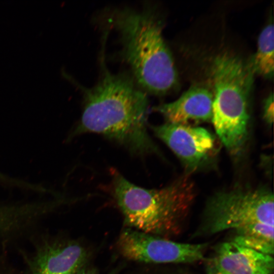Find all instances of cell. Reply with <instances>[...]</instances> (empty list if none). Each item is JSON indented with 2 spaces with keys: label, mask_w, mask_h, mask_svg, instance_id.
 <instances>
[{
  "label": "cell",
  "mask_w": 274,
  "mask_h": 274,
  "mask_svg": "<svg viewBox=\"0 0 274 274\" xmlns=\"http://www.w3.org/2000/svg\"><path fill=\"white\" fill-rule=\"evenodd\" d=\"M213 94L207 87L192 86L177 100L160 105L154 110L166 123L192 126L212 120Z\"/></svg>",
  "instance_id": "9c48e42d"
},
{
  "label": "cell",
  "mask_w": 274,
  "mask_h": 274,
  "mask_svg": "<svg viewBox=\"0 0 274 274\" xmlns=\"http://www.w3.org/2000/svg\"><path fill=\"white\" fill-rule=\"evenodd\" d=\"M212 265L226 274H271L274 262L272 255L231 241L217 247Z\"/></svg>",
  "instance_id": "30bf717a"
},
{
  "label": "cell",
  "mask_w": 274,
  "mask_h": 274,
  "mask_svg": "<svg viewBox=\"0 0 274 274\" xmlns=\"http://www.w3.org/2000/svg\"><path fill=\"white\" fill-rule=\"evenodd\" d=\"M76 274H99L95 271V269L87 267V264L81 267ZM110 274H115L114 272H111Z\"/></svg>",
  "instance_id": "5bb4252c"
},
{
  "label": "cell",
  "mask_w": 274,
  "mask_h": 274,
  "mask_svg": "<svg viewBox=\"0 0 274 274\" xmlns=\"http://www.w3.org/2000/svg\"><path fill=\"white\" fill-rule=\"evenodd\" d=\"M263 118L267 124L271 125L273 120V97L272 93H271L264 101Z\"/></svg>",
  "instance_id": "4fadbf2b"
},
{
  "label": "cell",
  "mask_w": 274,
  "mask_h": 274,
  "mask_svg": "<svg viewBox=\"0 0 274 274\" xmlns=\"http://www.w3.org/2000/svg\"><path fill=\"white\" fill-rule=\"evenodd\" d=\"M207 274H226L212 265L208 268Z\"/></svg>",
  "instance_id": "9a60e30c"
},
{
  "label": "cell",
  "mask_w": 274,
  "mask_h": 274,
  "mask_svg": "<svg viewBox=\"0 0 274 274\" xmlns=\"http://www.w3.org/2000/svg\"><path fill=\"white\" fill-rule=\"evenodd\" d=\"M148 107L146 92L132 76L112 73L103 66L99 81L84 92L81 119L68 139L95 133L134 154H159L147 131Z\"/></svg>",
  "instance_id": "6da1fadb"
},
{
  "label": "cell",
  "mask_w": 274,
  "mask_h": 274,
  "mask_svg": "<svg viewBox=\"0 0 274 274\" xmlns=\"http://www.w3.org/2000/svg\"><path fill=\"white\" fill-rule=\"evenodd\" d=\"M108 22L120 34L122 55L142 90L162 95L175 88L178 76L174 61L161 22L152 9L115 10Z\"/></svg>",
  "instance_id": "7a4b0ae2"
},
{
  "label": "cell",
  "mask_w": 274,
  "mask_h": 274,
  "mask_svg": "<svg viewBox=\"0 0 274 274\" xmlns=\"http://www.w3.org/2000/svg\"><path fill=\"white\" fill-rule=\"evenodd\" d=\"M209 73L213 89L211 121L227 150L238 157L249 139L250 95L254 73L248 63L228 52L215 56Z\"/></svg>",
  "instance_id": "277c9868"
},
{
  "label": "cell",
  "mask_w": 274,
  "mask_h": 274,
  "mask_svg": "<svg viewBox=\"0 0 274 274\" xmlns=\"http://www.w3.org/2000/svg\"><path fill=\"white\" fill-rule=\"evenodd\" d=\"M32 210L26 202L0 203V241H10L28 231Z\"/></svg>",
  "instance_id": "8fae6325"
},
{
  "label": "cell",
  "mask_w": 274,
  "mask_h": 274,
  "mask_svg": "<svg viewBox=\"0 0 274 274\" xmlns=\"http://www.w3.org/2000/svg\"><path fill=\"white\" fill-rule=\"evenodd\" d=\"M117 249L127 260L147 264L190 263L201 260L206 244L181 243L126 227Z\"/></svg>",
  "instance_id": "8992f818"
},
{
  "label": "cell",
  "mask_w": 274,
  "mask_h": 274,
  "mask_svg": "<svg viewBox=\"0 0 274 274\" xmlns=\"http://www.w3.org/2000/svg\"><path fill=\"white\" fill-rule=\"evenodd\" d=\"M112 175L113 194L127 228L166 238L181 231L196 195L189 175L155 189L136 186L116 170Z\"/></svg>",
  "instance_id": "3957f363"
},
{
  "label": "cell",
  "mask_w": 274,
  "mask_h": 274,
  "mask_svg": "<svg viewBox=\"0 0 274 274\" xmlns=\"http://www.w3.org/2000/svg\"><path fill=\"white\" fill-rule=\"evenodd\" d=\"M137 274H153L152 273V271L151 270H148V269H146V270H143L141 271L140 272L138 273Z\"/></svg>",
  "instance_id": "2e32d148"
},
{
  "label": "cell",
  "mask_w": 274,
  "mask_h": 274,
  "mask_svg": "<svg viewBox=\"0 0 274 274\" xmlns=\"http://www.w3.org/2000/svg\"><path fill=\"white\" fill-rule=\"evenodd\" d=\"M151 128L180 159L188 173L204 167L216 154V137L203 127L166 122Z\"/></svg>",
  "instance_id": "ba28073f"
},
{
  "label": "cell",
  "mask_w": 274,
  "mask_h": 274,
  "mask_svg": "<svg viewBox=\"0 0 274 274\" xmlns=\"http://www.w3.org/2000/svg\"><path fill=\"white\" fill-rule=\"evenodd\" d=\"M273 195L265 187L236 186L218 192L207 203L200 232L214 234L233 229L241 236L273 226Z\"/></svg>",
  "instance_id": "5b68a950"
},
{
  "label": "cell",
  "mask_w": 274,
  "mask_h": 274,
  "mask_svg": "<svg viewBox=\"0 0 274 274\" xmlns=\"http://www.w3.org/2000/svg\"><path fill=\"white\" fill-rule=\"evenodd\" d=\"M273 25L269 23L260 33L256 53L248 63L254 74L266 78L273 75Z\"/></svg>",
  "instance_id": "7c38bea8"
},
{
  "label": "cell",
  "mask_w": 274,
  "mask_h": 274,
  "mask_svg": "<svg viewBox=\"0 0 274 274\" xmlns=\"http://www.w3.org/2000/svg\"><path fill=\"white\" fill-rule=\"evenodd\" d=\"M89 251L78 241L42 235L33 242L32 251L24 255V274H76L87 264Z\"/></svg>",
  "instance_id": "52a82bcc"
}]
</instances>
